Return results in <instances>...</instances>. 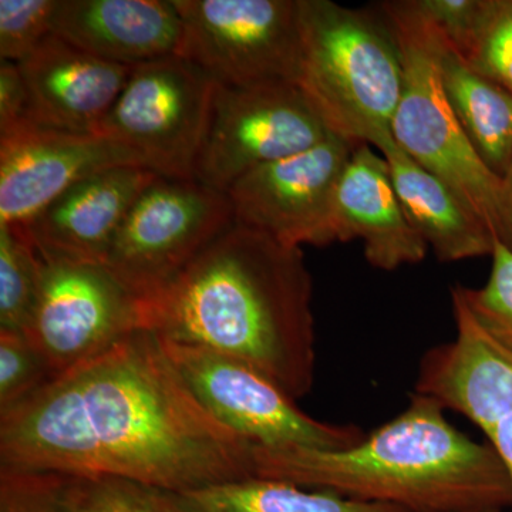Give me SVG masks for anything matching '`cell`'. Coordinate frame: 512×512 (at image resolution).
<instances>
[{
    "label": "cell",
    "mask_w": 512,
    "mask_h": 512,
    "mask_svg": "<svg viewBox=\"0 0 512 512\" xmlns=\"http://www.w3.org/2000/svg\"><path fill=\"white\" fill-rule=\"evenodd\" d=\"M215 82L183 57L131 67L97 136L140 154L163 177L194 178Z\"/></svg>",
    "instance_id": "ba28073f"
},
{
    "label": "cell",
    "mask_w": 512,
    "mask_h": 512,
    "mask_svg": "<svg viewBox=\"0 0 512 512\" xmlns=\"http://www.w3.org/2000/svg\"><path fill=\"white\" fill-rule=\"evenodd\" d=\"M52 35L133 67L177 56L183 23L174 0H59Z\"/></svg>",
    "instance_id": "ac0fdd59"
},
{
    "label": "cell",
    "mask_w": 512,
    "mask_h": 512,
    "mask_svg": "<svg viewBox=\"0 0 512 512\" xmlns=\"http://www.w3.org/2000/svg\"><path fill=\"white\" fill-rule=\"evenodd\" d=\"M28 119V93L18 63L0 64V131Z\"/></svg>",
    "instance_id": "f1b7e54d"
},
{
    "label": "cell",
    "mask_w": 512,
    "mask_h": 512,
    "mask_svg": "<svg viewBox=\"0 0 512 512\" xmlns=\"http://www.w3.org/2000/svg\"><path fill=\"white\" fill-rule=\"evenodd\" d=\"M164 345L195 399L248 443L338 451L365 439L360 427L325 423L303 413L295 399L254 367L211 350Z\"/></svg>",
    "instance_id": "8fae6325"
},
{
    "label": "cell",
    "mask_w": 512,
    "mask_h": 512,
    "mask_svg": "<svg viewBox=\"0 0 512 512\" xmlns=\"http://www.w3.org/2000/svg\"><path fill=\"white\" fill-rule=\"evenodd\" d=\"M254 477L394 505L407 512L511 510L503 461L414 392L402 413L346 450L252 446Z\"/></svg>",
    "instance_id": "3957f363"
},
{
    "label": "cell",
    "mask_w": 512,
    "mask_h": 512,
    "mask_svg": "<svg viewBox=\"0 0 512 512\" xmlns=\"http://www.w3.org/2000/svg\"><path fill=\"white\" fill-rule=\"evenodd\" d=\"M377 151L389 163L404 214L441 262H457L493 254L490 229L456 192L424 170L397 146L394 138Z\"/></svg>",
    "instance_id": "d6986e66"
},
{
    "label": "cell",
    "mask_w": 512,
    "mask_h": 512,
    "mask_svg": "<svg viewBox=\"0 0 512 512\" xmlns=\"http://www.w3.org/2000/svg\"><path fill=\"white\" fill-rule=\"evenodd\" d=\"M467 512H505L501 510H481V511H467Z\"/></svg>",
    "instance_id": "1f68e13d"
},
{
    "label": "cell",
    "mask_w": 512,
    "mask_h": 512,
    "mask_svg": "<svg viewBox=\"0 0 512 512\" xmlns=\"http://www.w3.org/2000/svg\"><path fill=\"white\" fill-rule=\"evenodd\" d=\"M252 446L201 406L148 329L0 413V470L121 477L167 493L254 477Z\"/></svg>",
    "instance_id": "6da1fadb"
},
{
    "label": "cell",
    "mask_w": 512,
    "mask_h": 512,
    "mask_svg": "<svg viewBox=\"0 0 512 512\" xmlns=\"http://www.w3.org/2000/svg\"><path fill=\"white\" fill-rule=\"evenodd\" d=\"M158 175L117 167L84 178L39 212L26 231L43 254L101 265L134 201Z\"/></svg>",
    "instance_id": "e0dca14e"
},
{
    "label": "cell",
    "mask_w": 512,
    "mask_h": 512,
    "mask_svg": "<svg viewBox=\"0 0 512 512\" xmlns=\"http://www.w3.org/2000/svg\"><path fill=\"white\" fill-rule=\"evenodd\" d=\"M55 377L25 332L0 329V413L25 402Z\"/></svg>",
    "instance_id": "484cf974"
},
{
    "label": "cell",
    "mask_w": 512,
    "mask_h": 512,
    "mask_svg": "<svg viewBox=\"0 0 512 512\" xmlns=\"http://www.w3.org/2000/svg\"><path fill=\"white\" fill-rule=\"evenodd\" d=\"M18 64L28 120L79 134H97L131 73V66L107 62L55 35Z\"/></svg>",
    "instance_id": "9a60e30c"
},
{
    "label": "cell",
    "mask_w": 512,
    "mask_h": 512,
    "mask_svg": "<svg viewBox=\"0 0 512 512\" xmlns=\"http://www.w3.org/2000/svg\"><path fill=\"white\" fill-rule=\"evenodd\" d=\"M332 228L336 242L362 239L366 261L382 271L419 264L429 249L404 214L389 163L367 144L355 147L340 174Z\"/></svg>",
    "instance_id": "2e32d148"
},
{
    "label": "cell",
    "mask_w": 512,
    "mask_h": 512,
    "mask_svg": "<svg viewBox=\"0 0 512 512\" xmlns=\"http://www.w3.org/2000/svg\"><path fill=\"white\" fill-rule=\"evenodd\" d=\"M39 251L28 231L0 225V329L25 332L39 292Z\"/></svg>",
    "instance_id": "603a6c76"
},
{
    "label": "cell",
    "mask_w": 512,
    "mask_h": 512,
    "mask_svg": "<svg viewBox=\"0 0 512 512\" xmlns=\"http://www.w3.org/2000/svg\"><path fill=\"white\" fill-rule=\"evenodd\" d=\"M503 207L505 218V247L512 251V160L507 173L503 175Z\"/></svg>",
    "instance_id": "4dcf8cb0"
},
{
    "label": "cell",
    "mask_w": 512,
    "mask_h": 512,
    "mask_svg": "<svg viewBox=\"0 0 512 512\" xmlns=\"http://www.w3.org/2000/svg\"><path fill=\"white\" fill-rule=\"evenodd\" d=\"M39 255V292L25 333L55 376L146 329L143 301L109 269L40 251Z\"/></svg>",
    "instance_id": "30bf717a"
},
{
    "label": "cell",
    "mask_w": 512,
    "mask_h": 512,
    "mask_svg": "<svg viewBox=\"0 0 512 512\" xmlns=\"http://www.w3.org/2000/svg\"><path fill=\"white\" fill-rule=\"evenodd\" d=\"M434 30L448 103L478 156L503 177L512 160V94L471 70L439 30Z\"/></svg>",
    "instance_id": "ffe728a7"
},
{
    "label": "cell",
    "mask_w": 512,
    "mask_h": 512,
    "mask_svg": "<svg viewBox=\"0 0 512 512\" xmlns=\"http://www.w3.org/2000/svg\"><path fill=\"white\" fill-rule=\"evenodd\" d=\"M49 474L55 512H175L167 491L137 481Z\"/></svg>",
    "instance_id": "7402d4cb"
},
{
    "label": "cell",
    "mask_w": 512,
    "mask_h": 512,
    "mask_svg": "<svg viewBox=\"0 0 512 512\" xmlns=\"http://www.w3.org/2000/svg\"><path fill=\"white\" fill-rule=\"evenodd\" d=\"M490 276L481 288L454 289L481 326L503 348L512 352V251L495 239Z\"/></svg>",
    "instance_id": "d4e9b609"
},
{
    "label": "cell",
    "mask_w": 512,
    "mask_h": 512,
    "mask_svg": "<svg viewBox=\"0 0 512 512\" xmlns=\"http://www.w3.org/2000/svg\"><path fill=\"white\" fill-rule=\"evenodd\" d=\"M299 29L295 84L329 133L376 150L392 140L404 74L387 23L329 0H301Z\"/></svg>",
    "instance_id": "277c9868"
},
{
    "label": "cell",
    "mask_w": 512,
    "mask_h": 512,
    "mask_svg": "<svg viewBox=\"0 0 512 512\" xmlns=\"http://www.w3.org/2000/svg\"><path fill=\"white\" fill-rule=\"evenodd\" d=\"M484 437L487 439V443L494 448L501 461H503L508 478H510L512 490V412L498 421L493 429L488 431Z\"/></svg>",
    "instance_id": "f546056e"
},
{
    "label": "cell",
    "mask_w": 512,
    "mask_h": 512,
    "mask_svg": "<svg viewBox=\"0 0 512 512\" xmlns=\"http://www.w3.org/2000/svg\"><path fill=\"white\" fill-rule=\"evenodd\" d=\"M232 224L225 192L158 175L134 201L101 265L144 302Z\"/></svg>",
    "instance_id": "8992f818"
},
{
    "label": "cell",
    "mask_w": 512,
    "mask_h": 512,
    "mask_svg": "<svg viewBox=\"0 0 512 512\" xmlns=\"http://www.w3.org/2000/svg\"><path fill=\"white\" fill-rule=\"evenodd\" d=\"M59 0H0V57L20 63L52 35Z\"/></svg>",
    "instance_id": "4316f807"
},
{
    "label": "cell",
    "mask_w": 512,
    "mask_h": 512,
    "mask_svg": "<svg viewBox=\"0 0 512 512\" xmlns=\"http://www.w3.org/2000/svg\"><path fill=\"white\" fill-rule=\"evenodd\" d=\"M183 57L214 82L248 87L295 83L301 0H174Z\"/></svg>",
    "instance_id": "52a82bcc"
},
{
    "label": "cell",
    "mask_w": 512,
    "mask_h": 512,
    "mask_svg": "<svg viewBox=\"0 0 512 512\" xmlns=\"http://www.w3.org/2000/svg\"><path fill=\"white\" fill-rule=\"evenodd\" d=\"M143 311L164 342L239 360L295 400L312 390L315 318L302 248L234 222Z\"/></svg>",
    "instance_id": "7a4b0ae2"
},
{
    "label": "cell",
    "mask_w": 512,
    "mask_h": 512,
    "mask_svg": "<svg viewBox=\"0 0 512 512\" xmlns=\"http://www.w3.org/2000/svg\"><path fill=\"white\" fill-rule=\"evenodd\" d=\"M0 512H55L50 474L0 470Z\"/></svg>",
    "instance_id": "83f0119b"
},
{
    "label": "cell",
    "mask_w": 512,
    "mask_h": 512,
    "mask_svg": "<svg viewBox=\"0 0 512 512\" xmlns=\"http://www.w3.org/2000/svg\"><path fill=\"white\" fill-rule=\"evenodd\" d=\"M175 512H407L288 481L249 477L183 493H168Z\"/></svg>",
    "instance_id": "44dd1931"
},
{
    "label": "cell",
    "mask_w": 512,
    "mask_h": 512,
    "mask_svg": "<svg viewBox=\"0 0 512 512\" xmlns=\"http://www.w3.org/2000/svg\"><path fill=\"white\" fill-rule=\"evenodd\" d=\"M353 150L348 141L330 136L242 175L227 191L235 224L291 247L333 244V194Z\"/></svg>",
    "instance_id": "7c38bea8"
},
{
    "label": "cell",
    "mask_w": 512,
    "mask_h": 512,
    "mask_svg": "<svg viewBox=\"0 0 512 512\" xmlns=\"http://www.w3.org/2000/svg\"><path fill=\"white\" fill-rule=\"evenodd\" d=\"M117 167L150 170L140 154L110 138L19 121L0 131V225L26 228L74 184Z\"/></svg>",
    "instance_id": "4fadbf2b"
},
{
    "label": "cell",
    "mask_w": 512,
    "mask_h": 512,
    "mask_svg": "<svg viewBox=\"0 0 512 512\" xmlns=\"http://www.w3.org/2000/svg\"><path fill=\"white\" fill-rule=\"evenodd\" d=\"M458 56L471 70L512 94V0H484L470 42Z\"/></svg>",
    "instance_id": "cb8c5ba5"
},
{
    "label": "cell",
    "mask_w": 512,
    "mask_h": 512,
    "mask_svg": "<svg viewBox=\"0 0 512 512\" xmlns=\"http://www.w3.org/2000/svg\"><path fill=\"white\" fill-rule=\"evenodd\" d=\"M456 339L421 357L414 392L463 414L487 434L512 412V352L495 342L451 288Z\"/></svg>",
    "instance_id": "5bb4252c"
},
{
    "label": "cell",
    "mask_w": 512,
    "mask_h": 512,
    "mask_svg": "<svg viewBox=\"0 0 512 512\" xmlns=\"http://www.w3.org/2000/svg\"><path fill=\"white\" fill-rule=\"evenodd\" d=\"M403 62V93L392 123L397 146L436 175L504 242L503 178L478 156L448 103L437 62L436 30L414 0L384 2Z\"/></svg>",
    "instance_id": "5b68a950"
},
{
    "label": "cell",
    "mask_w": 512,
    "mask_h": 512,
    "mask_svg": "<svg viewBox=\"0 0 512 512\" xmlns=\"http://www.w3.org/2000/svg\"><path fill=\"white\" fill-rule=\"evenodd\" d=\"M330 136L295 83L235 87L215 82L194 180L227 194L249 171Z\"/></svg>",
    "instance_id": "9c48e42d"
}]
</instances>
